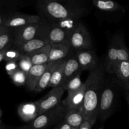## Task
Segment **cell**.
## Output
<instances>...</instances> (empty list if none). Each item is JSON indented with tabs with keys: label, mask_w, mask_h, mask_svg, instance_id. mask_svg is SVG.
<instances>
[{
	"label": "cell",
	"mask_w": 129,
	"mask_h": 129,
	"mask_svg": "<svg viewBox=\"0 0 129 129\" xmlns=\"http://www.w3.org/2000/svg\"><path fill=\"white\" fill-rule=\"evenodd\" d=\"M105 68L103 65L91 71L88 76L86 84V92L82 112L84 120L94 124L98 117V107L102 91L105 86Z\"/></svg>",
	"instance_id": "6da1fadb"
},
{
	"label": "cell",
	"mask_w": 129,
	"mask_h": 129,
	"mask_svg": "<svg viewBox=\"0 0 129 129\" xmlns=\"http://www.w3.org/2000/svg\"><path fill=\"white\" fill-rule=\"evenodd\" d=\"M38 6L39 11L54 22L69 18H80L85 11L76 1H42Z\"/></svg>",
	"instance_id": "7a4b0ae2"
},
{
	"label": "cell",
	"mask_w": 129,
	"mask_h": 129,
	"mask_svg": "<svg viewBox=\"0 0 129 129\" xmlns=\"http://www.w3.org/2000/svg\"><path fill=\"white\" fill-rule=\"evenodd\" d=\"M67 109L62 103L57 106L53 109L48 110L35 118L32 122H30L25 128L31 129H44L50 127L64 118Z\"/></svg>",
	"instance_id": "3957f363"
},
{
	"label": "cell",
	"mask_w": 129,
	"mask_h": 129,
	"mask_svg": "<svg viewBox=\"0 0 129 129\" xmlns=\"http://www.w3.org/2000/svg\"><path fill=\"white\" fill-rule=\"evenodd\" d=\"M50 27L45 28V25L42 23V25L39 30L37 35L31 40L15 45V47L23 54H28L37 50L44 47L50 44L48 37Z\"/></svg>",
	"instance_id": "277c9868"
},
{
	"label": "cell",
	"mask_w": 129,
	"mask_h": 129,
	"mask_svg": "<svg viewBox=\"0 0 129 129\" xmlns=\"http://www.w3.org/2000/svg\"><path fill=\"white\" fill-rule=\"evenodd\" d=\"M116 101L115 91L110 85H105L102 91L98 107V118L104 122L110 117Z\"/></svg>",
	"instance_id": "5b68a950"
},
{
	"label": "cell",
	"mask_w": 129,
	"mask_h": 129,
	"mask_svg": "<svg viewBox=\"0 0 129 129\" xmlns=\"http://www.w3.org/2000/svg\"><path fill=\"white\" fill-rule=\"evenodd\" d=\"M64 90L62 86L52 88L41 99L35 101L39 107L40 115L48 110L53 109L61 103V98Z\"/></svg>",
	"instance_id": "8992f818"
},
{
	"label": "cell",
	"mask_w": 129,
	"mask_h": 129,
	"mask_svg": "<svg viewBox=\"0 0 129 129\" xmlns=\"http://www.w3.org/2000/svg\"><path fill=\"white\" fill-rule=\"evenodd\" d=\"M69 43L71 47L77 51L91 49L93 47L90 35L81 22L71 35Z\"/></svg>",
	"instance_id": "52a82bcc"
},
{
	"label": "cell",
	"mask_w": 129,
	"mask_h": 129,
	"mask_svg": "<svg viewBox=\"0 0 129 129\" xmlns=\"http://www.w3.org/2000/svg\"><path fill=\"white\" fill-rule=\"evenodd\" d=\"M41 22L40 17L38 15H27L23 13H14L8 15L4 26L7 28L14 29L28 25Z\"/></svg>",
	"instance_id": "ba28073f"
},
{
	"label": "cell",
	"mask_w": 129,
	"mask_h": 129,
	"mask_svg": "<svg viewBox=\"0 0 129 129\" xmlns=\"http://www.w3.org/2000/svg\"><path fill=\"white\" fill-rule=\"evenodd\" d=\"M41 25L42 21L14 29L13 44L14 45L21 44L34 39L37 35Z\"/></svg>",
	"instance_id": "9c48e42d"
},
{
	"label": "cell",
	"mask_w": 129,
	"mask_h": 129,
	"mask_svg": "<svg viewBox=\"0 0 129 129\" xmlns=\"http://www.w3.org/2000/svg\"><path fill=\"white\" fill-rule=\"evenodd\" d=\"M76 57L80 66L81 71L89 70L91 72L98 67L96 54L91 49L78 50Z\"/></svg>",
	"instance_id": "30bf717a"
},
{
	"label": "cell",
	"mask_w": 129,
	"mask_h": 129,
	"mask_svg": "<svg viewBox=\"0 0 129 129\" xmlns=\"http://www.w3.org/2000/svg\"><path fill=\"white\" fill-rule=\"evenodd\" d=\"M85 92L86 84L84 83L80 89L71 93H68L66 98L62 101V103L65 106L67 110L81 108L84 102Z\"/></svg>",
	"instance_id": "8fae6325"
},
{
	"label": "cell",
	"mask_w": 129,
	"mask_h": 129,
	"mask_svg": "<svg viewBox=\"0 0 129 129\" xmlns=\"http://www.w3.org/2000/svg\"><path fill=\"white\" fill-rule=\"evenodd\" d=\"M18 114L25 122H31L40 115L36 102L21 103L18 107Z\"/></svg>",
	"instance_id": "7c38bea8"
},
{
	"label": "cell",
	"mask_w": 129,
	"mask_h": 129,
	"mask_svg": "<svg viewBox=\"0 0 129 129\" xmlns=\"http://www.w3.org/2000/svg\"><path fill=\"white\" fill-rule=\"evenodd\" d=\"M49 63L42 65H34L26 75V86L30 91H34L40 78L49 66Z\"/></svg>",
	"instance_id": "4fadbf2b"
},
{
	"label": "cell",
	"mask_w": 129,
	"mask_h": 129,
	"mask_svg": "<svg viewBox=\"0 0 129 129\" xmlns=\"http://www.w3.org/2000/svg\"><path fill=\"white\" fill-rule=\"evenodd\" d=\"M118 37H115L110 45L104 66L105 70L110 74H114L115 68L118 62Z\"/></svg>",
	"instance_id": "5bb4252c"
},
{
	"label": "cell",
	"mask_w": 129,
	"mask_h": 129,
	"mask_svg": "<svg viewBox=\"0 0 129 129\" xmlns=\"http://www.w3.org/2000/svg\"><path fill=\"white\" fill-rule=\"evenodd\" d=\"M70 37L71 35L65 30L60 28L54 24L50 27L48 35L49 42L51 45L56 44H70Z\"/></svg>",
	"instance_id": "9a60e30c"
},
{
	"label": "cell",
	"mask_w": 129,
	"mask_h": 129,
	"mask_svg": "<svg viewBox=\"0 0 129 129\" xmlns=\"http://www.w3.org/2000/svg\"><path fill=\"white\" fill-rule=\"evenodd\" d=\"M80 72H81L80 66L76 57H71L67 59L66 61L65 68H64L62 86H64L71 79H72Z\"/></svg>",
	"instance_id": "2e32d148"
},
{
	"label": "cell",
	"mask_w": 129,
	"mask_h": 129,
	"mask_svg": "<svg viewBox=\"0 0 129 129\" xmlns=\"http://www.w3.org/2000/svg\"><path fill=\"white\" fill-rule=\"evenodd\" d=\"M114 74L121 82L124 89L129 91V60L117 63L115 68Z\"/></svg>",
	"instance_id": "e0dca14e"
},
{
	"label": "cell",
	"mask_w": 129,
	"mask_h": 129,
	"mask_svg": "<svg viewBox=\"0 0 129 129\" xmlns=\"http://www.w3.org/2000/svg\"><path fill=\"white\" fill-rule=\"evenodd\" d=\"M50 49L51 45L49 44L39 50L27 54L31 59L33 65H42L49 63Z\"/></svg>",
	"instance_id": "ac0fdd59"
},
{
	"label": "cell",
	"mask_w": 129,
	"mask_h": 129,
	"mask_svg": "<svg viewBox=\"0 0 129 129\" xmlns=\"http://www.w3.org/2000/svg\"><path fill=\"white\" fill-rule=\"evenodd\" d=\"M70 44H56L51 45L49 62H57L65 59L71 49Z\"/></svg>",
	"instance_id": "d6986e66"
},
{
	"label": "cell",
	"mask_w": 129,
	"mask_h": 129,
	"mask_svg": "<svg viewBox=\"0 0 129 129\" xmlns=\"http://www.w3.org/2000/svg\"><path fill=\"white\" fill-rule=\"evenodd\" d=\"M64 119L71 128H79L84 120V117L81 108H78L67 110Z\"/></svg>",
	"instance_id": "ffe728a7"
},
{
	"label": "cell",
	"mask_w": 129,
	"mask_h": 129,
	"mask_svg": "<svg viewBox=\"0 0 129 129\" xmlns=\"http://www.w3.org/2000/svg\"><path fill=\"white\" fill-rule=\"evenodd\" d=\"M59 61L49 62L47 68L45 71L44 74H42L40 80L38 82L37 84L36 87H35V89H34V91L39 93V92L42 91L43 90H44V89L49 87L50 79H51L52 77V74L53 71H54L55 67L57 65L58 62Z\"/></svg>",
	"instance_id": "44dd1931"
},
{
	"label": "cell",
	"mask_w": 129,
	"mask_h": 129,
	"mask_svg": "<svg viewBox=\"0 0 129 129\" xmlns=\"http://www.w3.org/2000/svg\"><path fill=\"white\" fill-rule=\"evenodd\" d=\"M66 61V59H64L58 62L57 65L56 66L52 74L49 87L54 88L62 86Z\"/></svg>",
	"instance_id": "7402d4cb"
},
{
	"label": "cell",
	"mask_w": 129,
	"mask_h": 129,
	"mask_svg": "<svg viewBox=\"0 0 129 129\" xmlns=\"http://www.w3.org/2000/svg\"><path fill=\"white\" fill-rule=\"evenodd\" d=\"M80 23L81 21L79 18L73 17L54 21V25H56L60 28L65 30L67 33L71 35V34L77 28Z\"/></svg>",
	"instance_id": "603a6c76"
},
{
	"label": "cell",
	"mask_w": 129,
	"mask_h": 129,
	"mask_svg": "<svg viewBox=\"0 0 129 129\" xmlns=\"http://www.w3.org/2000/svg\"><path fill=\"white\" fill-rule=\"evenodd\" d=\"M93 4L98 10L104 11H117L122 10L123 6L118 4V3L113 1H103V0H98V1H93Z\"/></svg>",
	"instance_id": "cb8c5ba5"
},
{
	"label": "cell",
	"mask_w": 129,
	"mask_h": 129,
	"mask_svg": "<svg viewBox=\"0 0 129 129\" xmlns=\"http://www.w3.org/2000/svg\"><path fill=\"white\" fill-rule=\"evenodd\" d=\"M81 72L78 73L77 75L71 79L68 83L62 86L64 87V90L68 91V93H71L72 92L78 90L83 85L84 83H82L81 79Z\"/></svg>",
	"instance_id": "d4e9b609"
},
{
	"label": "cell",
	"mask_w": 129,
	"mask_h": 129,
	"mask_svg": "<svg viewBox=\"0 0 129 129\" xmlns=\"http://www.w3.org/2000/svg\"><path fill=\"white\" fill-rule=\"evenodd\" d=\"M13 43V30L9 29L0 35V51L10 47Z\"/></svg>",
	"instance_id": "484cf974"
},
{
	"label": "cell",
	"mask_w": 129,
	"mask_h": 129,
	"mask_svg": "<svg viewBox=\"0 0 129 129\" xmlns=\"http://www.w3.org/2000/svg\"><path fill=\"white\" fill-rule=\"evenodd\" d=\"M129 60V49L127 47L123 39L118 37V62Z\"/></svg>",
	"instance_id": "4316f807"
},
{
	"label": "cell",
	"mask_w": 129,
	"mask_h": 129,
	"mask_svg": "<svg viewBox=\"0 0 129 129\" xmlns=\"http://www.w3.org/2000/svg\"><path fill=\"white\" fill-rule=\"evenodd\" d=\"M23 54L17 49H12L10 47L5 52L3 60L8 62H18Z\"/></svg>",
	"instance_id": "83f0119b"
},
{
	"label": "cell",
	"mask_w": 129,
	"mask_h": 129,
	"mask_svg": "<svg viewBox=\"0 0 129 129\" xmlns=\"http://www.w3.org/2000/svg\"><path fill=\"white\" fill-rule=\"evenodd\" d=\"M13 83L17 86H26V74L20 69H18L11 76H10Z\"/></svg>",
	"instance_id": "f1b7e54d"
},
{
	"label": "cell",
	"mask_w": 129,
	"mask_h": 129,
	"mask_svg": "<svg viewBox=\"0 0 129 129\" xmlns=\"http://www.w3.org/2000/svg\"><path fill=\"white\" fill-rule=\"evenodd\" d=\"M18 64L19 69L23 71L26 75L34 66L31 62V59L27 54H23L19 61L18 62Z\"/></svg>",
	"instance_id": "f546056e"
},
{
	"label": "cell",
	"mask_w": 129,
	"mask_h": 129,
	"mask_svg": "<svg viewBox=\"0 0 129 129\" xmlns=\"http://www.w3.org/2000/svg\"><path fill=\"white\" fill-rule=\"evenodd\" d=\"M18 69V62H8L5 65V70L10 77Z\"/></svg>",
	"instance_id": "4dcf8cb0"
},
{
	"label": "cell",
	"mask_w": 129,
	"mask_h": 129,
	"mask_svg": "<svg viewBox=\"0 0 129 129\" xmlns=\"http://www.w3.org/2000/svg\"><path fill=\"white\" fill-rule=\"evenodd\" d=\"M94 123L91 122L90 121L84 120L83 123L79 126V129H91Z\"/></svg>",
	"instance_id": "1f68e13d"
},
{
	"label": "cell",
	"mask_w": 129,
	"mask_h": 129,
	"mask_svg": "<svg viewBox=\"0 0 129 129\" xmlns=\"http://www.w3.org/2000/svg\"><path fill=\"white\" fill-rule=\"evenodd\" d=\"M54 129H71V127L64 121L62 123L57 126Z\"/></svg>",
	"instance_id": "d6a6232c"
},
{
	"label": "cell",
	"mask_w": 129,
	"mask_h": 129,
	"mask_svg": "<svg viewBox=\"0 0 129 129\" xmlns=\"http://www.w3.org/2000/svg\"><path fill=\"white\" fill-rule=\"evenodd\" d=\"M9 15H3V14H0V28L4 26V24H5V21L7 19L8 16Z\"/></svg>",
	"instance_id": "836d02e7"
},
{
	"label": "cell",
	"mask_w": 129,
	"mask_h": 129,
	"mask_svg": "<svg viewBox=\"0 0 129 129\" xmlns=\"http://www.w3.org/2000/svg\"><path fill=\"white\" fill-rule=\"evenodd\" d=\"M10 48V47H9ZM8 49H5V50H2V51H0V62H1L2 60H3L4 59V56H5V52H6V50H7Z\"/></svg>",
	"instance_id": "e575fe53"
},
{
	"label": "cell",
	"mask_w": 129,
	"mask_h": 129,
	"mask_svg": "<svg viewBox=\"0 0 129 129\" xmlns=\"http://www.w3.org/2000/svg\"><path fill=\"white\" fill-rule=\"evenodd\" d=\"M8 30H9V28H7L5 27V26H2V27L0 28V35L2 34L3 33L5 32V31H7Z\"/></svg>",
	"instance_id": "d590c367"
},
{
	"label": "cell",
	"mask_w": 129,
	"mask_h": 129,
	"mask_svg": "<svg viewBox=\"0 0 129 129\" xmlns=\"http://www.w3.org/2000/svg\"><path fill=\"white\" fill-rule=\"evenodd\" d=\"M125 97H126V99H127V103H128V108H129V91H127V92H126Z\"/></svg>",
	"instance_id": "8d00e7d4"
},
{
	"label": "cell",
	"mask_w": 129,
	"mask_h": 129,
	"mask_svg": "<svg viewBox=\"0 0 129 129\" xmlns=\"http://www.w3.org/2000/svg\"><path fill=\"white\" fill-rule=\"evenodd\" d=\"M2 114H3L2 110L0 109V124H1V123H2V122H1V117H2Z\"/></svg>",
	"instance_id": "74e56055"
},
{
	"label": "cell",
	"mask_w": 129,
	"mask_h": 129,
	"mask_svg": "<svg viewBox=\"0 0 129 129\" xmlns=\"http://www.w3.org/2000/svg\"><path fill=\"white\" fill-rule=\"evenodd\" d=\"M0 129H5V127H4V125L2 124H0Z\"/></svg>",
	"instance_id": "f35d334b"
},
{
	"label": "cell",
	"mask_w": 129,
	"mask_h": 129,
	"mask_svg": "<svg viewBox=\"0 0 129 129\" xmlns=\"http://www.w3.org/2000/svg\"><path fill=\"white\" fill-rule=\"evenodd\" d=\"M21 129H31V128H25V127H23V128H22Z\"/></svg>",
	"instance_id": "ab89813d"
},
{
	"label": "cell",
	"mask_w": 129,
	"mask_h": 129,
	"mask_svg": "<svg viewBox=\"0 0 129 129\" xmlns=\"http://www.w3.org/2000/svg\"><path fill=\"white\" fill-rule=\"evenodd\" d=\"M71 129H79V128H71Z\"/></svg>",
	"instance_id": "60d3db41"
},
{
	"label": "cell",
	"mask_w": 129,
	"mask_h": 129,
	"mask_svg": "<svg viewBox=\"0 0 129 129\" xmlns=\"http://www.w3.org/2000/svg\"><path fill=\"white\" fill-rule=\"evenodd\" d=\"M99 129H103V127H100V128Z\"/></svg>",
	"instance_id": "b9f144b4"
},
{
	"label": "cell",
	"mask_w": 129,
	"mask_h": 129,
	"mask_svg": "<svg viewBox=\"0 0 129 129\" xmlns=\"http://www.w3.org/2000/svg\"><path fill=\"white\" fill-rule=\"evenodd\" d=\"M1 124H2V123H1Z\"/></svg>",
	"instance_id": "7bdbcfd3"
}]
</instances>
